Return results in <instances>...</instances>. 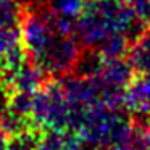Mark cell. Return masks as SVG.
Instances as JSON below:
<instances>
[{
	"instance_id": "cell-6",
	"label": "cell",
	"mask_w": 150,
	"mask_h": 150,
	"mask_svg": "<svg viewBox=\"0 0 150 150\" xmlns=\"http://www.w3.org/2000/svg\"><path fill=\"white\" fill-rule=\"evenodd\" d=\"M136 69L131 63L129 57L121 55V57H105L102 68L98 71V76L107 82L108 86L115 89L126 92V87L132 81Z\"/></svg>"
},
{
	"instance_id": "cell-13",
	"label": "cell",
	"mask_w": 150,
	"mask_h": 150,
	"mask_svg": "<svg viewBox=\"0 0 150 150\" xmlns=\"http://www.w3.org/2000/svg\"><path fill=\"white\" fill-rule=\"evenodd\" d=\"M145 127H147V136H149V140H150V120L145 123Z\"/></svg>"
},
{
	"instance_id": "cell-7",
	"label": "cell",
	"mask_w": 150,
	"mask_h": 150,
	"mask_svg": "<svg viewBox=\"0 0 150 150\" xmlns=\"http://www.w3.org/2000/svg\"><path fill=\"white\" fill-rule=\"evenodd\" d=\"M127 57L136 73L150 74V26H147L139 34V37L131 44Z\"/></svg>"
},
{
	"instance_id": "cell-10",
	"label": "cell",
	"mask_w": 150,
	"mask_h": 150,
	"mask_svg": "<svg viewBox=\"0 0 150 150\" xmlns=\"http://www.w3.org/2000/svg\"><path fill=\"white\" fill-rule=\"evenodd\" d=\"M21 16L20 0H0V28L18 26Z\"/></svg>"
},
{
	"instance_id": "cell-5",
	"label": "cell",
	"mask_w": 150,
	"mask_h": 150,
	"mask_svg": "<svg viewBox=\"0 0 150 150\" xmlns=\"http://www.w3.org/2000/svg\"><path fill=\"white\" fill-rule=\"evenodd\" d=\"M37 150H92V145L71 129L44 127L37 132Z\"/></svg>"
},
{
	"instance_id": "cell-8",
	"label": "cell",
	"mask_w": 150,
	"mask_h": 150,
	"mask_svg": "<svg viewBox=\"0 0 150 150\" xmlns=\"http://www.w3.org/2000/svg\"><path fill=\"white\" fill-rule=\"evenodd\" d=\"M113 150H150V140L147 136L145 124L132 120L129 132L124 136V139L118 145L113 147Z\"/></svg>"
},
{
	"instance_id": "cell-2",
	"label": "cell",
	"mask_w": 150,
	"mask_h": 150,
	"mask_svg": "<svg viewBox=\"0 0 150 150\" xmlns=\"http://www.w3.org/2000/svg\"><path fill=\"white\" fill-rule=\"evenodd\" d=\"M131 126L132 116H127L124 107H92L86 113L78 134L91 145L113 149L124 139Z\"/></svg>"
},
{
	"instance_id": "cell-11",
	"label": "cell",
	"mask_w": 150,
	"mask_h": 150,
	"mask_svg": "<svg viewBox=\"0 0 150 150\" xmlns=\"http://www.w3.org/2000/svg\"><path fill=\"white\" fill-rule=\"evenodd\" d=\"M37 132L39 131H28L11 136L8 150H37Z\"/></svg>"
},
{
	"instance_id": "cell-4",
	"label": "cell",
	"mask_w": 150,
	"mask_h": 150,
	"mask_svg": "<svg viewBox=\"0 0 150 150\" xmlns=\"http://www.w3.org/2000/svg\"><path fill=\"white\" fill-rule=\"evenodd\" d=\"M26 60L20 26L0 28V74L11 73Z\"/></svg>"
},
{
	"instance_id": "cell-1",
	"label": "cell",
	"mask_w": 150,
	"mask_h": 150,
	"mask_svg": "<svg viewBox=\"0 0 150 150\" xmlns=\"http://www.w3.org/2000/svg\"><path fill=\"white\" fill-rule=\"evenodd\" d=\"M144 29L126 0H89L76 20V36L82 47L95 49L103 57L127 55Z\"/></svg>"
},
{
	"instance_id": "cell-3",
	"label": "cell",
	"mask_w": 150,
	"mask_h": 150,
	"mask_svg": "<svg viewBox=\"0 0 150 150\" xmlns=\"http://www.w3.org/2000/svg\"><path fill=\"white\" fill-rule=\"evenodd\" d=\"M124 108L136 121L147 123L150 120V74H134L124 92Z\"/></svg>"
},
{
	"instance_id": "cell-12",
	"label": "cell",
	"mask_w": 150,
	"mask_h": 150,
	"mask_svg": "<svg viewBox=\"0 0 150 150\" xmlns=\"http://www.w3.org/2000/svg\"><path fill=\"white\" fill-rule=\"evenodd\" d=\"M8 142H10V137L0 129V150H8Z\"/></svg>"
},
{
	"instance_id": "cell-9",
	"label": "cell",
	"mask_w": 150,
	"mask_h": 150,
	"mask_svg": "<svg viewBox=\"0 0 150 150\" xmlns=\"http://www.w3.org/2000/svg\"><path fill=\"white\" fill-rule=\"evenodd\" d=\"M87 2L89 0H47L49 7L58 16L69 18V20H78Z\"/></svg>"
}]
</instances>
